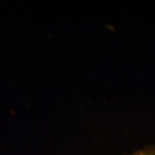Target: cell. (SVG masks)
<instances>
[{"mask_svg": "<svg viewBox=\"0 0 155 155\" xmlns=\"http://www.w3.org/2000/svg\"><path fill=\"white\" fill-rule=\"evenodd\" d=\"M131 155H155V145H150V146L139 149Z\"/></svg>", "mask_w": 155, "mask_h": 155, "instance_id": "cell-1", "label": "cell"}]
</instances>
